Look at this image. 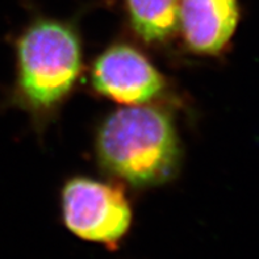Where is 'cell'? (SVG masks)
I'll use <instances>...</instances> for the list:
<instances>
[{"mask_svg": "<svg viewBox=\"0 0 259 259\" xmlns=\"http://www.w3.org/2000/svg\"><path fill=\"white\" fill-rule=\"evenodd\" d=\"M96 153L105 170L136 187L168 182L181 161L171 118L162 109L141 104L108 116L98 132Z\"/></svg>", "mask_w": 259, "mask_h": 259, "instance_id": "obj_1", "label": "cell"}, {"mask_svg": "<svg viewBox=\"0 0 259 259\" xmlns=\"http://www.w3.org/2000/svg\"><path fill=\"white\" fill-rule=\"evenodd\" d=\"M17 89L37 111L54 108L75 84L82 49L75 30L58 20H37L17 41Z\"/></svg>", "mask_w": 259, "mask_h": 259, "instance_id": "obj_2", "label": "cell"}, {"mask_svg": "<svg viewBox=\"0 0 259 259\" xmlns=\"http://www.w3.org/2000/svg\"><path fill=\"white\" fill-rule=\"evenodd\" d=\"M66 228L80 240L116 250L131 229L132 208L116 186L74 178L62 191Z\"/></svg>", "mask_w": 259, "mask_h": 259, "instance_id": "obj_3", "label": "cell"}, {"mask_svg": "<svg viewBox=\"0 0 259 259\" xmlns=\"http://www.w3.org/2000/svg\"><path fill=\"white\" fill-rule=\"evenodd\" d=\"M94 89L125 105L148 103L161 94L164 79L141 52L117 44L105 50L92 66Z\"/></svg>", "mask_w": 259, "mask_h": 259, "instance_id": "obj_4", "label": "cell"}, {"mask_svg": "<svg viewBox=\"0 0 259 259\" xmlns=\"http://www.w3.org/2000/svg\"><path fill=\"white\" fill-rule=\"evenodd\" d=\"M241 20L238 0H181L179 26L191 52L216 56L233 38Z\"/></svg>", "mask_w": 259, "mask_h": 259, "instance_id": "obj_5", "label": "cell"}, {"mask_svg": "<svg viewBox=\"0 0 259 259\" xmlns=\"http://www.w3.org/2000/svg\"><path fill=\"white\" fill-rule=\"evenodd\" d=\"M181 0H125L129 21L138 37L149 44L166 42L179 26Z\"/></svg>", "mask_w": 259, "mask_h": 259, "instance_id": "obj_6", "label": "cell"}]
</instances>
